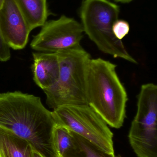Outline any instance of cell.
I'll return each mask as SVG.
<instances>
[{
    "instance_id": "obj_1",
    "label": "cell",
    "mask_w": 157,
    "mask_h": 157,
    "mask_svg": "<svg viewBox=\"0 0 157 157\" xmlns=\"http://www.w3.org/2000/svg\"><path fill=\"white\" fill-rule=\"evenodd\" d=\"M52 112L38 97L19 91L0 93V126L28 141L44 157H57Z\"/></svg>"
},
{
    "instance_id": "obj_2",
    "label": "cell",
    "mask_w": 157,
    "mask_h": 157,
    "mask_svg": "<svg viewBox=\"0 0 157 157\" xmlns=\"http://www.w3.org/2000/svg\"><path fill=\"white\" fill-rule=\"evenodd\" d=\"M116 68L109 61L91 59L87 71L86 95L87 104L108 125L119 129L126 117L128 97Z\"/></svg>"
},
{
    "instance_id": "obj_3",
    "label": "cell",
    "mask_w": 157,
    "mask_h": 157,
    "mask_svg": "<svg viewBox=\"0 0 157 157\" xmlns=\"http://www.w3.org/2000/svg\"><path fill=\"white\" fill-rule=\"evenodd\" d=\"M57 54L60 68L58 80L43 90L47 105L53 110L63 105L87 104L86 78L92 59L90 54L81 46Z\"/></svg>"
},
{
    "instance_id": "obj_4",
    "label": "cell",
    "mask_w": 157,
    "mask_h": 157,
    "mask_svg": "<svg viewBox=\"0 0 157 157\" xmlns=\"http://www.w3.org/2000/svg\"><path fill=\"white\" fill-rule=\"evenodd\" d=\"M120 13V6L108 0H84L80 16L84 33L103 53L137 64L122 40L116 38L112 32V25L119 19Z\"/></svg>"
},
{
    "instance_id": "obj_5",
    "label": "cell",
    "mask_w": 157,
    "mask_h": 157,
    "mask_svg": "<svg viewBox=\"0 0 157 157\" xmlns=\"http://www.w3.org/2000/svg\"><path fill=\"white\" fill-rule=\"evenodd\" d=\"M52 112L57 125L80 136L102 151L114 154L113 133L106 122L88 104L63 105Z\"/></svg>"
},
{
    "instance_id": "obj_6",
    "label": "cell",
    "mask_w": 157,
    "mask_h": 157,
    "mask_svg": "<svg viewBox=\"0 0 157 157\" xmlns=\"http://www.w3.org/2000/svg\"><path fill=\"white\" fill-rule=\"evenodd\" d=\"M84 36L81 23L62 15L44 23L40 32L33 36L30 47L38 52L57 53L81 46Z\"/></svg>"
},
{
    "instance_id": "obj_7",
    "label": "cell",
    "mask_w": 157,
    "mask_h": 157,
    "mask_svg": "<svg viewBox=\"0 0 157 157\" xmlns=\"http://www.w3.org/2000/svg\"><path fill=\"white\" fill-rule=\"evenodd\" d=\"M0 31L13 49H23L27 44L31 31L14 0H5L0 8Z\"/></svg>"
},
{
    "instance_id": "obj_8",
    "label": "cell",
    "mask_w": 157,
    "mask_h": 157,
    "mask_svg": "<svg viewBox=\"0 0 157 157\" xmlns=\"http://www.w3.org/2000/svg\"><path fill=\"white\" fill-rule=\"evenodd\" d=\"M31 67L33 79L42 90L55 84L59 75V61L57 53L33 52Z\"/></svg>"
},
{
    "instance_id": "obj_9",
    "label": "cell",
    "mask_w": 157,
    "mask_h": 157,
    "mask_svg": "<svg viewBox=\"0 0 157 157\" xmlns=\"http://www.w3.org/2000/svg\"><path fill=\"white\" fill-rule=\"evenodd\" d=\"M33 150L28 141L0 126V157H32Z\"/></svg>"
},
{
    "instance_id": "obj_10",
    "label": "cell",
    "mask_w": 157,
    "mask_h": 157,
    "mask_svg": "<svg viewBox=\"0 0 157 157\" xmlns=\"http://www.w3.org/2000/svg\"><path fill=\"white\" fill-rule=\"evenodd\" d=\"M30 30L42 26L49 15L46 0H14Z\"/></svg>"
},
{
    "instance_id": "obj_11",
    "label": "cell",
    "mask_w": 157,
    "mask_h": 157,
    "mask_svg": "<svg viewBox=\"0 0 157 157\" xmlns=\"http://www.w3.org/2000/svg\"><path fill=\"white\" fill-rule=\"evenodd\" d=\"M71 132L74 137V147L64 157H122L106 153L80 136Z\"/></svg>"
},
{
    "instance_id": "obj_12",
    "label": "cell",
    "mask_w": 157,
    "mask_h": 157,
    "mask_svg": "<svg viewBox=\"0 0 157 157\" xmlns=\"http://www.w3.org/2000/svg\"><path fill=\"white\" fill-rule=\"evenodd\" d=\"M53 138L57 157H64L74 147L72 132L64 126L57 124L53 131Z\"/></svg>"
},
{
    "instance_id": "obj_13",
    "label": "cell",
    "mask_w": 157,
    "mask_h": 157,
    "mask_svg": "<svg viewBox=\"0 0 157 157\" xmlns=\"http://www.w3.org/2000/svg\"><path fill=\"white\" fill-rule=\"evenodd\" d=\"M130 29V25L128 22L119 19L114 22L112 27V32L115 37L121 40L129 34Z\"/></svg>"
},
{
    "instance_id": "obj_14",
    "label": "cell",
    "mask_w": 157,
    "mask_h": 157,
    "mask_svg": "<svg viewBox=\"0 0 157 157\" xmlns=\"http://www.w3.org/2000/svg\"><path fill=\"white\" fill-rule=\"evenodd\" d=\"M10 48L3 39L0 31V61L6 62L11 58Z\"/></svg>"
},
{
    "instance_id": "obj_15",
    "label": "cell",
    "mask_w": 157,
    "mask_h": 157,
    "mask_svg": "<svg viewBox=\"0 0 157 157\" xmlns=\"http://www.w3.org/2000/svg\"><path fill=\"white\" fill-rule=\"evenodd\" d=\"M32 157H44L41 154H40L37 151H36L33 149L32 151Z\"/></svg>"
},
{
    "instance_id": "obj_16",
    "label": "cell",
    "mask_w": 157,
    "mask_h": 157,
    "mask_svg": "<svg viewBox=\"0 0 157 157\" xmlns=\"http://www.w3.org/2000/svg\"><path fill=\"white\" fill-rule=\"evenodd\" d=\"M113 1L118 2L122 3H128L131 2L133 0H113Z\"/></svg>"
},
{
    "instance_id": "obj_17",
    "label": "cell",
    "mask_w": 157,
    "mask_h": 157,
    "mask_svg": "<svg viewBox=\"0 0 157 157\" xmlns=\"http://www.w3.org/2000/svg\"><path fill=\"white\" fill-rule=\"evenodd\" d=\"M5 0H0V8L2 7V5L3 4Z\"/></svg>"
}]
</instances>
